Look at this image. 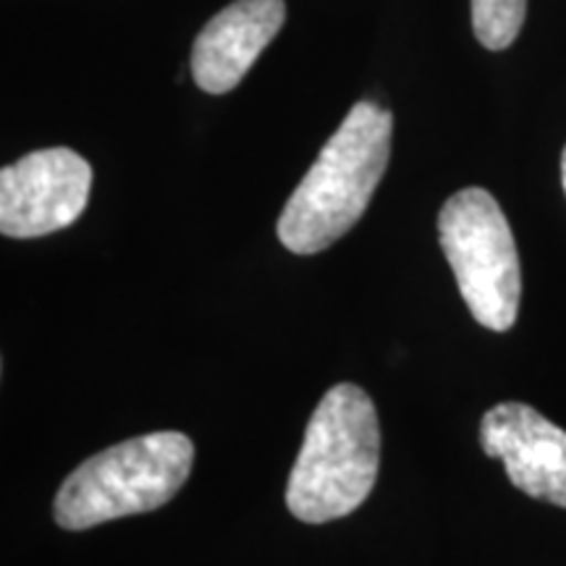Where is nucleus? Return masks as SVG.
Here are the masks:
<instances>
[{"instance_id":"9","label":"nucleus","mask_w":566,"mask_h":566,"mask_svg":"<svg viewBox=\"0 0 566 566\" xmlns=\"http://www.w3.org/2000/svg\"><path fill=\"white\" fill-rule=\"evenodd\" d=\"M562 184H564V192H566V147H564V155H562Z\"/></svg>"},{"instance_id":"2","label":"nucleus","mask_w":566,"mask_h":566,"mask_svg":"<svg viewBox=\"0 0 566 566\" xmlns=\"http://www.w3.org/2000/svg\"><path fill=\"white\" fill-rule=\"evenodd\" d=\"M380 467V422L373 399L336 384L310 417L286 483V506L307 525L342 520L373 493Z\"/></svg>"},{"instance_id":"1","label":"nucleus","mask_w":566,"mask_h":566,"mask_svg":"<svg viewBox=\"0 0 566 566\" xmlns=\"http://www.w3.org/2000/svg\"><path fill=\"white\" fill-rule=\"evenodd\" d=\"M391 113L378 103L354 105L283 205L279 239L289 252L328 250L363 218L391 158Z\"/></svg>"},{"instance_id":"3","label":"nucleus","mask_w":566,"mask_h":566,"mask_svg":"<svg viewBox=\"0 0 566 566\" xmlns=\"http://www.w3.org/2000/svg\"><path fill=\"white\" fill-rule=\"evenodd\" d=\"M195 464V443L160 430L111 446L76 467L53 501L63 530H90L111 520L147 514L181 491Z\"/></svg>"},{"instance_id":"4","label":"nucleus","mask_w":566,"mask_h":566,"mask_svg":"<svg viewBox=\"0 0 566 566\" xmlns=\"http://www.w3.org/2000/svg\"><path fill=\"white\" fill-rule=\"evenodd\" d=\"M438 242L472 317L499 334L512 328L522 271L512 226L495 197L480 187L451 195L438 212Z\"/></svg>"},{"instance_id":"5","label":"nucleus","mask_w":566,"mask_h":566,"mask_svg":"<svg viewBox=\"0 0 566 566\" xmlns=\"http://www.w3.org/2000/svg\"><path fill=\"white\" fill-rule=\"evenodd\" d=\"M92 168L69 147H48L0 171V231L11 239L48 237L87 208Z\"/></svg>"},{"instance_id":"7","label":"nucleus","mask_w":566,"mask_h":566,"mask_svg":"<svg viewBox=\"0 0 566 566\" xmlns=\"http://www.w3.org/2000/svg\"><path fill=\"white\" fill-rule=\"evenodd\" d=\"M286 19L283 0H233L197 34L192 76L210 95L231 92L263 55Z\"/></svg>"},{"instance_id":"8","label":"nucleus","mask_w":566,"mask_h":566,"mask_svg":"<svg viewBox=\"0 0 566 566\" xmlns=\"http://www.w3.org/2000/svg\"><path fill=\"white\" fill-rule=\"evenodd\" d=\"M527 0H472V30L488 51H506L520 38Z\"/></svg>"},{"instance_id":"6","label":"nucleus","mask_w":566,"mask_h":566,"mask_svg":"<svg viewBox=\"0 0 566 566\" xmlns=\"http://www.w3.org/2000/svg\"><path fill=\"white\" fill-rule=\"evenodd\" d=\"M480 446L501 459L516 491L566 509V430L522 401H504L483 415Z\"/></svg>"}]
</instances>
